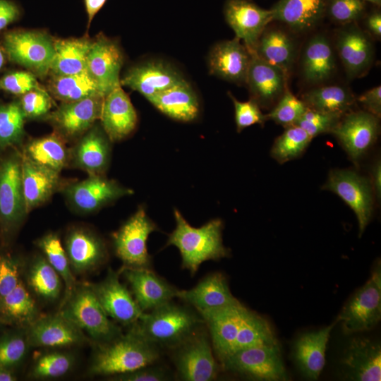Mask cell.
<instances>
[{
  "label": "cell",
  "mask_w": 381,
  "mask_h": 381,
  "mask_svg": "<svg viewBox=\"0 0 381 381\" xmlns=\"http://www.w3.org/2000/svg\"><path fill=\"white\" fill-rule=\"evenodd\" d=\"M176 227L169 234L166 246L176 247L181 256V267L193 276L200 265L207 260H219L229 256L224 246L220 219H211L200 227H193L176 209L174 210Z\"/></svg>",
  "instance_id": "cell-1"
},
{
  "label": "cell",
  "mask_w": 381,
  "mask_h": 381,
  "mask_svg": "<svg viewBox=\"0 0 381 381\" xmlns=\"http://www.w3.org/2000/svg\"><path fill=\"white\" fill-rule=\"evenodd\" d=\"M204 324L198 312L171 301L143 313L131 327L157 347L174 349L202 329Z\"/></svg>",
  "instance_id": "cell-2"
},
{
  "label": "cell",
  "mask_w": 381,
  "mask_h": 381,
  "mask_svg": "<svg viewBox=\"0 0 381 381\" xmlns=\"http://www.w3.org/2000/svg\"><path fill=\"white\" fill-rule=\"evenodd\" d=\"M97 346L89 369L92 375L126 373L154 364L160 358L159 348L132 327L126 334Z\"/></svg>",
  "instance_id": "cell-3"
},
{
  "label": "cell",
  "mask_w": 381,
  "mask_h": 381,
  "mask_svg": "<svg viewBox=\"0 0 381 381\" xmlns=\"http://www.w3.org/2000/svg\"><path fill=\"white\" fill-rule=\"evenodd\" d=\"M59 312L97 344L109 341L122 334L104 310L91 284H77L71 296L61 306Z\"/></svg>",
  "instance_id": "cell-4"
},
{
  "label": "cell",
  "mask_w": 381,
  "mask_h": 381,
  "mask_svg": "<svg viewBox=\"0 0 381 381\" xmlns=\"http://www.w3.org/2000/svg\"><path fill=\"white\" fill-rule=\"evenodd\" d=\"M381 319V267L380 261L365 284L346 303L337 320L343 332L351 334L373 329Z\"/></svg>",
  "instance_id": "cell-5"
},
{
  "label": "cell",
  "mask_w": 381,
  "mask_h": 381,
  "mask_svg": "<svg viewBox=\"0 0 381 381\" xmlns=\"http://www.w3.org/2000/svg\"><path fill=\"white\" fill-rule=\"evenodd\" d=\"M157 230L145 208L139 207L112 235L115 254L122 261V267L151 269L152 258L147 251V241L150 234Z\"/></svg>",
  "instance_id": "cell-6"
},
{
  "label": "cell",
  "mask_w": 381,
  "mask_h": 381,
  "mask_svg": "<svg viewBox=\"0 0 381 381\" xmlns=\"http://www.w3.org/2000/svg\"><path fill=\"white\" fill-rule=\"evenodd\" d=\"M220 363L224 370L255 380H289L279 344L243 349L229 356Z\"/></svg>",
  "instance_id": "cell-7"
},
{
  "label": "cell",
  "mask_w": 381,
  "mask_h": 381,
  "mask_svg": "<svg viewBox=\"0 0 381 381\" xmlns=\"http://www.w3.org/2000/svg\"><path fill=\"white\" fill-rule=\"evenodd\" d=\"M26 213L21 155L15 152L0 162V231L4 238L16 231Z\"/></svg>",
  "instance_id": "cell-8"
},
{
  "label": "cell",
  "mask_w": 381,
  "mask_h": 381,
  "mask_svg": "<svg viewBox=\"0 0 381 381\" xmlns=\"http://www.w3.org/2000/svg\"><path fill=\"white\" fill-rule=\"evenodd\" d=\"M172 350L181 380L211 381L217 377L219 365L213 356L209 334L202 328Z\"/></svg>",
  "instance_id": "cell-9"
},
{
  "label": "cell",
  "mask_w": 381,
  "mask_h": 381,
  "mask_svg": "<svg viewBox=\"0 0 381 381\" xmlns=\"http://www.w3.org/2000/svg\"><path fill=\"white\" fill-rule=\"evenodd\" d=\"M322 188L336 193L353 210L361 236L373 211V190L370 179L353 170L332 169Z\"/></svg>",
  "instance_id": "cell-10"
},
{
  "label": "cell",
  "mask_w": 381,
  "mask_h": 381,
  "mask_svg": "<svg viewBox=\"0 0 381 381\" xmlns=\"http://www.w3.org/2000/svg\"><path fill=\"white\" fill-rule=\"evenodd\" d=\"M4 47L9 59L40 75H45L52 62L54 41L40 32L18 30L7 33Z\"/></svg>",
  "instance_id": "cell-11"
},
{
  "label": "cell",
  "mask_w": 381,
  "mask_h": 381,
  "mask_svg": "<svg viewBox=\"0 0 381 381\" xmlns=\"http://www.w3.org/2000/svg\"><path fill=\"white\" fill-rule=\"evenodd\" d=\"M379 131V118L366 111H351L340 119L331 133L357 164L374 145Z\"/></svg>",
  "instance_id": "cell-12"
},
{
  "label": "cell",
  "mask_w": 381,
  "mask_h": 381,
  "mask_svg": "<svg viewBox=\"0 0 381 381\" xmlns=\"http://www.w3.org/2000/svg\"><path fill=\"white\" fill-rule=\"evenodd\" d=\"M224 15L236 37L243 42L251 54L267 25L273 21L271 9H265L252 0H226Z\"/></svg>",
  "instance_id": "cell-13"
},
{
  "label": "cell",
  "mask_w": 381,
  "mask_h": 381,
  "mask_svg": "<svg viewBox=\"0 0 381 381\" xmlns=\"http://www.w3.org/2000/svg\"><path fill=\"white\" fill-rule=\"evenodd\" d=\"M25 331L29 346L32 347L63 348L82 345L90 340L75 324L60 312L41 315Z\"/></svg>",
  "instance_id": "cell-14"
},
{
  "label": "cell",
  "mask_w": 381,
  "mask_h": 381,
  "mask_svg": "<svg viewBox=\"0 0 381 381\" xmlns=\"http://www.w3.org/2000/svg\"><path fill=\"white\" fill-rule=\"evenodd\" d=\"M120 271L109 268L106 277L98 284H91L107 315L123 326H131L143 312L131 292L121 283Z\"/></svg>",
  "instance_id": "cell-15"
},
{
  "label": "cell",
  "mask_w": 381,
  "mask_h": 381,
  "mask_svg": "<svg viewBox=\"0 0 381 381\" xmlns=\"http://www.w3.org/2000/svg\"><path fill=\"white\" fill-rule=\"evenodd\" d=\"M187 82L173 66L161 60H148L131 67L120 80L146 99L177 85Z\"/></svg>",
  "instance_id": "cell-16"
},
{
  "label": "cell",
  "mask_w": 381,
  "mask_h": 381,
  "mask_svg": "<svg viewBox=\"0 0 381 381\" xmlns=\"http://www.w3.org/2000/svg\"><path fill=\"white\" fill-rule=\"evenodd\" d=\"M123 64V54L117 42L104 35L92 41L86 70L98 84L104 97L121 85L119 75Z\"/></svg>",
  "instance_id": "cell-17"
},
{
  "label": "cell",
  "mask_w": 381,
  "mask_h": 381,
  "mask_svg": "<svg viewBox=\"0 0 381 381\" xmlns=\"http://www.w3.org/2000/svg\"><path fill=\"white\" fill-rule=\"evenodd\" d=\"M133 193V190L102 175H90L89 178L66 189V195L70 202L83 212H94Z\"/></svg>",
  "instance_id": "cell-18"
},
{
  "label": "cell",
  "mask_w": 381,
  "mask_h": 381,
  "mask_svg": "<svg viewBox=\"0 0 381 381\" xmlns=\"http://www.w3.org/2000/svg\"><path fill=\"white\" fill-rule=\"evenodd\" d=\"M131 287V292L143 313L149 312L176 297L179 289L151 269L122 267L119 270Z\"/></svg>",
  "instance_id": "cell-19"
},
{
  "label": "cell",
  "mask_w": 381,
  "mask_h": 381,
  "mask_svg": "<svg viewBox=\"0 0 381 381\" xmlns=\"http://www.w3.org/2000/svg\"><path fill=\"white\" fill-rule=\"evenodd\" d=\"M287 78L283 70L252 54L246 84L250 99L260 107L269 108L278 102L287 89Z\"/></svg>",
  "instance_id": "cell-20"
},
{
  "label": "cell",
  "mask_w": 381,
  "mask_h": 381,
  "mask_svg": "<svg viewBox=\"0 0 381 381\" xmlns=\"http://www.w3.org/2000/svg\"><path fill=\"white\" fill-rule=\"evenodd\" d=\"M336 47L350 78H359L369 70L373 60L370 38L356 23L344 25L337 35Z\"/></svg>",
  "instance_id": "cell-21"
},
{
  "label": "cell",
  "mask_w": 381,
  "mask_h": 381,
  "mask_svg": "<svg viewBox=\"0 0 381 381\" xmlns=\"http://www.w3.org/2000/svg\"><path fill=\"white\" fill-rule=\"evenodd\" d=\"M252 54L234 37L216 44L208 56L210 73L238 85L246 84Z\"/></svg>",
  "instance_id": "cell-22"
},
{
  "label": "cell",
  "mask_w": 381,
  "mask_h": 381,
  "mask_svg": "<svg viewBox=\"0 0 381 381\" xmlns=\"http://www.w3.org/2000/svg\"><path fill=\"white\" fill-rule=\"evenodd\" d=\"M99 120L111 141L121 140L135 129L137 113L121 85L104 97Z\"/></svg>",
  "instance_id": "cell-23"
},
{
  "label": "cell",
  "mask_w": 381,
  "mask_h": 381,
  "mask_svg": "<svg viewBox=\"0 0 381 381\" xmlns=\"http://www.w3.org/2000/svg\"><path fill=\"white\" fill-rule=\"evenodd\" d=\"M104 97L95 96L64 102L50 114L49 119L65 137H78L89 130L100 119Z\"/></svg>",
  "instance_id": "cell-24"
},
{
  "label": "cell",
  "mask_w": 381,
  "mask_h": 381,
  "mask_svg": "<svg viewBox=\"0 0 381 381\" xmlns=\"http://www.w3.org/2000/svg\"><path fill=\"white\" fill-rule=\"evenodd\" d=\"M176 297L193 306L200 314L241 303L231 294L226 277L213 272L188 290H179Z\"/></svg>",
  "instance_id": "cell-25"
},
{
  "label": "cell",
  "mask_w": 381,
  "mask_h": 381,
  "mask_svg": "<svg viewBox=\"0 0 381 381\" xmlns=\"http://www.w3.org/2000/svg\"><path fill=\"white\" fill-rule=\"evenodd\" d=\"M65 250L74 275L96 270L105 262L107 255L106 246L101 238L82 228H75L68 232Z\"/></svg>",
  "instance_id": "cell-26"
},
{
  "label": "cell",
  "mask_w": 381,
  "mask_h": 381,
  "mask_svg": "<svg viewBox=\"0 0 381 381\" xmlns=\"http://www.w3.org/2000/svg\"><path fill=\"white\" fill-rule=\"evenodd\" d=\"M341 363L353 380H381V347L372 339L353 338L344 352Z\"/></svg>",
  "instance_id": "cell-27"
},
{
  "label": "cell",
  "mask_w": 381,
  "mask_h": 381,
  "mask_svg": "<svg viewBox=\"0 0 381 381\" xmlns=\"http://www.w3.org/2000/svg\"><path fill=\"white\" fill-rule=\"evenodd\" d=\"M337 320L327 327L301 336L294 343L293 357L302 373L308 380H315L325 363V351L330 332Z\"/></svg>",
  "instance_id": "cell-28"
},
{
  "label": "cell",
  "mask_w": 381,
  "mask_h": 381,
  "mask_svg": "<svg viewBox=\"0 0 381 381\" xmlns=\"http://www.w3.org/2000/svg\"><path fill=\"white\" fill-rule=\"evenodd\" d=\"M147 99L168 117L181 122L195 120L200 111L198 97L188 81L154 95Z\"/></svg>",
  "instance_id": "cell-29"
},
{
  "label": "cell",
  "mask_w": 381,
  "mask_h": 381,
  "mask_svg": "<svg viewBox=\"0 0 381 381\" xmlns=\"http://www.w3.org/2000/svg\"><path fill=\"white\" fill-rule=\"evenodd\" d=\"M21 174L26 212L45 202L59 186V173L21 155Z\"/></svg>",
  "instance_id": "cell-30"
},
{
  "label": "cell",
  "mask_w": 381,
  "mask_h": 381,
  "mask_svg": "<svg viewBox=\"0 0 381 381\" xmlns=\"http://www.w3.org/2000/svg\"><path fill=\"white\" fill-rule=\"evenodd\" d=\"M325 6L326 0H279L271 11L273 20L301 32L313 28L322 20Z\"/></svg>",
  "instance_id": "cell-31"
},
{
  "label": "cell",
  "mask_w": 381,
  "mask_h": 381,
  "mask_svg": "<svg viewBox=\"0 0 381 381\" xmlns=\"http://www.w3.org/2000/svg\"><path fill=\"white\" fill-rule=\"evenodd\" d=\"M42 315L23 279L0 299V324L26 329Z\"/></svg>",
  "instance_id": "cell-32"
},
{
  "label": "cell",
  "mask_w": 381,
  "mask_h": 381,
  "mask_svg": "<svg viewBox=\"0 0 381 381\" xmlns=\"http://www.w3.org/2000/svg\"><path fill=\"white\" fill-rule=\"evenodd\" d=\"M109 140L104 130L92 126L75 148L73 157L76 166L90 175H102L109 162Z\"/></svg>",
  "instance_id": "cell-33"
},
{
  "label": "cell",
  "mask_w": 381,
  "mask_h": 381,
  "mask_svg": "<svg viewBox=\"0 0 381 381\" xmlns=\"http://www.w3.org/2000/svg\"><path fill=\"white\" fill-rule=\"evenodd\" d=\"M302 73L311 84L321 83L329 79L336 68L334 51L329 40L317 35L309 40L302 55Z\"/></svg>",
  "instance_id": "cell-34"
},
{
  "label": "cell",
  "mask_w": 381,
  "mask_h": 381,
  "mask_svg": "<svg viewBox=\"0 0 381 381\" xmlns=\"http://www.w3.org/2000/svg\"><path fill=\"white\" fill-rule=\"evenodd\" d=\"M295 51L294 43L287 33L278 28H269L262 33L253 54L288 75L295 59Z\"/></svg>",
  "instance_id": "cell-35"
},
{
  "label": "cell",
  "mask_w": 381,
  "mask_h": 381,
  "mask_svg": "<svg viewBox=\"0 0 381 381\" xmlns=\"http://www.w3.org/2000/svg\"><path fill=\"white\" fill-rule=\"evenodd\" d=\"M92 41L86 38L56 40L50 67L54 76L73 75L86 70Z\"/></svg>",
  "instance_id": "cell-36"
},
{
  "label": "cell",
  "mask_w": 381,
  "mask_h": 381,
  "mask_svg": "<svg viewBox=\"0 0 381 381\" xmlns=\"http://www.w3.org/2000/svg\"><path fill=\"white\" fill-rule=\"evenodd\" d=\"M30 291L40 299L53 302L63 289V280L44 256H37L29 264L24 281Z\"/></svg>",
  "instance_id": "cell-37"
},
{
  "label": "cell",
  "mask_w": 381,
  "mask_h": 381,
  "mask_svg": "<svg viewBox=\"0 0 381 381\" xmlns=\"http://www.w3.org/2000/svg\"><path fill=\"white\" fill-rule=\"evenodd\" d=\"M301 100L309 109L340 116L351 111L356 102L353 94L339 85H327L310 90L302 95Z\"/></svg>",
  "instance_id": "cell-38"
},
{
  "label": "cell",
  "mask_w": 381,
  "mask_h": 381,
  "mask_svg": "<svg viewBox=\"0 0 381 381\" xmlns=\"http://www.w3.org/2000/svg\"><path fill=\"white\" fill-rule=\"evenodd\" d=\"M50 90L57 99L64 102H75L85 98L104 95L87 70L80 73L54 76Z\"/></svg>",
  "instance_id": "cell-39"
},
{
  "label": "cell",
  "mask_w": 381,
  "mask_h": 381,
  "mask_svg": "<svg viewBox=\"0 0 381 381\" xmlns=\"http://www.w3.org/2000/svg\"><path fill=\"white\" fill-rule=\"evenodd\" d=\"M23 155L40 166L59 173L68 161L67 149L63 140L56 135L30 141Z\"/></svg>",
  "instance_id": "cell-40"
},
{
  "label": "cell",
  "mask_w": 381,
  "mask_h": 381,
  "mask_svg": "<svg viewBox=\"0 0 381 381\" xmlns=\"http://www.w3.org/2000/svg\"><path fill=\"white\" fill-rule=\"evenodd\" d=\"M277 344H279L267 321L248 309L230 355L249 347Z\"/></svg>",
  "instance_id": "cell-41"
},
{
  "label": "cell",
  "mask_w": 381,
  "mask_h": 381,
  "mask_svg": "<svg viewBox=\"0 0 381 381\" xmlns=\"http://www.w3.org/2000/svg\"><path fill=\"white\" fill-rule=\"evenodd\" d=\"M37 246L42 250L47 260L63 280L65 290L62 305L71 296L78 284L66 250L59 237L54 233H49L43 236L37 241Z\"/></svg>",
  "instance_id": "cell-42"
},
{
  "label": "cell",
  "mask_w": 381,
  "mask_h": 381,
  "mask_svg": "<svg viewBox=\"0 0 381 381\" xmlns=\"http://www.w3.org/2000/svg\"><path fill=\"white\" fill-rule=\"evenodd\" d=\"M312 139L298 126L286 127L284 133L275 140L271 156L280 164L294 159L305 152Z\"/></svg>",
  "instance_id": "cell-43"
},
{
  "label": "cell",
  "mask_w": 381,
  "mask_h": 381,
  "mask_svg": "<svg viewBox=\"0 0 381 381\" xmlns=\"http://www.w3.org/2000/svg\"><path fill=\"white\" fill-rule=\"evenodd\" d=\"M25 118L19 102L0 104V151L21 143Z\"/></svg>",
  "instance_id": "cell-44"
},
{
  "label": "cell",
  "mask_w": 381,
  "mask_h": 381,
  "mask_svg": "<svg viewBox=\"0 0 381 381\" xmlns=\"http://www.w3.org/2000/svg\"><path fill=\"white\" fill-rule=\"evenodd\" d=\"M75 358L71 353L50 351L37 355L30 377L35 379H53L62 377L71 370Z\"/></svg>",
  "instance_id": "cell-45"
},
{
  "label": "cell",
  "mask_w": 381,
  "mask_h": 381,
  "mask_svg": "<svg viewBox=\"0 0 381 381\" xmlns=\"http://www.w3.org/2000/svg\"><path fill=\"white\" fill-rule=\"evenodd\" d=\"M30 346L24 329L0 336V366L14 370L22 363Z\"/></svg>",
  "instance_id": "cell-46"
},
{
  "label": "cell",
  "mask_w": 381,
  "mask_h": 381,
  "mask_svg": "<svg viewBox=\"0 0 381 381\" xmlns=\"http://www.w3.org/2000/svg\"><path fill=\"white\" fill-rule=\"evenodd\" d=\"M307 108L301 99L286 89L274 108L266 116L267 119H271L286 128L294 125Z\"/></svg>",
  "instance_id": "cell-47"
},
{
  "label": "cell",
  "mask_w": 381,
  "mask_h": 381,
  "mask_svg": "<svg viewBox=\"0 0 381 381\" xmlns=\"http://www.w3.org/2000/svg\"><path fill=\"white\" fill-rule=\"evenodd\" d=\"M365 0H326L325 14L344 25L356 23L365 13Z\"/></svg>",
  "instance_id": "cell-48"
},
{
  "label": "cell",
  "mask_w": 381,
  "mask_h": 381,
  "mask_svg": "<svg viewBox=\"0 0 381 381\" xmlns=\"http://www.w3.org/2000/svg\"><path fill=\"white\" fill-rule=\"evenodd\" d=\"M341 117L307 108L294 125L301 127L313 138L320 134L331 133Z\"/></svg>",
  "instance_id": "cell-49"
},
{
  "label": "cell",
  "mask_w": 381,
  "mask_h": 381,
  "mask_svg": "<svg viewBox=\"0 0 381 381\" xmlns=\"http://www.w3.org/2000/svg\"><path fill=\"white\" fill-rule=\"evenodd\" d=\"M24 265L17 257L0 253V299L12 291L23 279Z\"/></svg>",
  "instance_id": "cell-50"
},
{
  "label": "cell",
  "mask_w": 381,
  "mask_h": 381,
  "mask_svg": "<svg viewBox=\"0 0 381 381\" xmlns=\"http://www.w3.org/2000/svg\"><path fill=\"white\" fill-rule=\"evenodd\" d=\"M228 95L233 102L235 113V122L238 133L254 124H263L267 119L263 114L260 106L253 99L241 102L236 99L231 92Z\"/></svg>",
  "instance_id": "cell-51"
},
{
  "label": "cell",
  "mask_w": 381,
  "mask_h": 381,
  "mask_svg": "<svg viewBox=\"0 0 381 381\" xmlns=\"http://www.w3.org/2000/svg\"><path fill=\"white\" fill-rule=\"evenodd\" d=\"M19 103L25 118L44 116L52 107L49 95L39 87L23 95Z\"/></svg>",
  "instance_id": "cell-52"
},
{
  "label": "cell",
  "mask_w": 381,
  "mask_h": 381,
  "mask_svg": "<svg viewBox=\"0 0 381 381\" xmlns=\"http://www.w3.org/2000/svg\"><path fill=\"white\" fill-rule=\"evenodd\" d=\"M38 87L35 75L30 72H12L0 78V90L13 95H23Z\"/></svg>",
  "instance_id": "cell-53"
},
{
  "label": "cell",
  "mask_w": 381,
  "mask_h": 381,
  "mask_svg": "<svg viewBox=\"0 0 381 381\" xmlns=\"http://www.w3.org/2000/svg\"><path fill=\"white\" fill-rule=\"evenodd\" d=\"M154 364L126 373L111 375L110 380L116 381H165L170 380L171 376L165 369L155 366Z\"/></svg>",
  "instance_id": "cell-54"
},
{
  "label": "cell",
  "mask_w": 381,
  "mask_h": 381,
  "mask_svg": "<svg viewBox=\"0 0 381 381\" xmlns=\"http://www.w3.org/2000/svg\"><path fill=\"white\" fill-rule=\"evenodd\" d=\"M357 100L362 104L365 111L375 116H381V87H373L360 95Z\"/></svg>",
  "instance_id": "cell-55"
},
{
  "label": "cell",
  "mask_w": 381,
  "mask_h": 381,
  "mask_svg": "<svg viewBox=\"0 0 381 381\" xmlns=\"http://www.w3.org/2000/svg\"><path fill=\"white\" fill-rule=\"evenodd\" d=\"M20 14L18 6L8 0H0V30L15 21Z\"/></svg>",
  "instance_id": "cell-56"
},
{
  "label": "cell",
  "mask_w": 381,
  "mask_h": 381,
  "mask_svg": "<svg viewBox=\"0 0 381 381\" xmlns=\"http://www.w3.org/2000/svg\"><path fill=\"white\" fill-rule=\"evenodd\" d=\"M371 177L370 181L373 188V193L377 200L381 197V163L380 159H377L371 167Z\"/></svg>",
  "instance_id": "cell-57"
},
{
  "label": "cell",
  "mask_w": 381,
  "mask_h": 381,
  "mask_svg": "<svg viewBox=\"0 0 381 381\" xmlns=\"http://www.w3.org/2000/svg\"><path fill=\"white\" fill-rule=\"evenodd\" d=\"M365 25L368 30L377 39L381 37V14L378 11L370 13L366 18Z\"/></svg>",
  "instance_id": "cell-58"
},
{
  "label": "cell",
  "mask_w": 381,
  "mask_h": 381,
  "mask_svg": "<svg viewBox=\"0 0 381 381\" xmlns=\"http://www.w3.org/2000/svg\"><path fill=\"white\" fill-rule=\"evenodd\" d=\"M107 0H84L85 7L87 16L88 25H90L95 15L103 7Z\"/></svg>",
  "instance_id": "cell-59"
},
{
  "label": "cell",
  "mask_w": 381,
  "mask_h": 381,
  "mask_svg": "<svg viewBox=\"0 0 381 381\" xmlns=\"http://www.w3.org/2000/svg\"><path fill=\"white\" fill-rule=\"evenodd\" d=\"M17 377L14 370L0 366V381H15Z\"/></svg>",
  "instance_id": "cell-60"
},
{
  "label": "cell",
  "mask_w": 381,
  "mask_h": 381,
  "mask_svg": "<svg viewBox=\"0 0 381 381\" xmlns=\"http://www.w3.org/2000/svg\"><path fill=\"white\" fill-rule=\"evenodd\" d=\"M5 62V57L3 51L0 49V69L3 67Z\"/></svg>",
  "instance_id": "cell-61"
},
{
  "label": "cell",
  "mask_w": 381,
  "mask_h": 381,
  "mask_svg": "<svg viewBox=\"0 0 381 381\" xmlns=\"http://www.w3.org/2000/svg\"><path fill=\"white\" fill-rule=\"evenodd\" d=\"M365 1L372 3L377 6H380L381 5V0H365Z\"/></svg>",
  "instance_id": "cell-62"
}]
</instances>
